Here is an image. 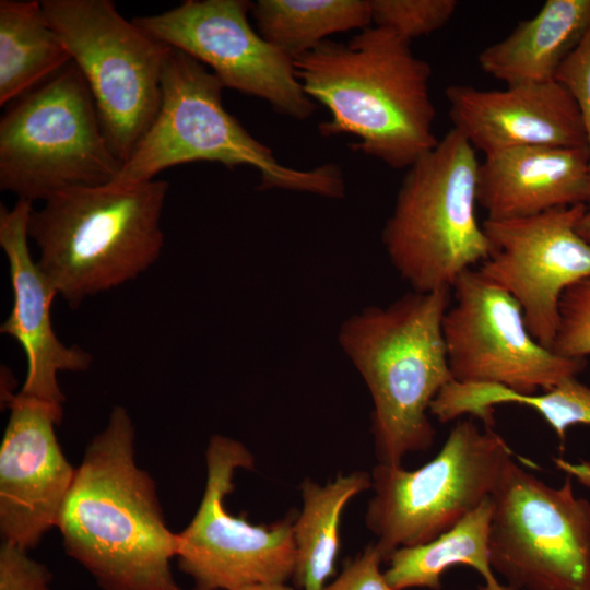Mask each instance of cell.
<instances>
[{"label": "cell", "instance_id": "1", "mask_svg": "<svg viewBox=\"0 0 590 590\" xmlns=\"http://www.w3.org/2000/svg\"><path fill=\"white\" fill-rule=\"evenodd\" d=\"M135 429L115 406L76 468L57 519L66 553L102 590H184L170 560V531L151 475L135 461Z\"/></svg>", "mask_w": 590, "mask_h": 590}, {"label": "cell", "instance_id": "2", "mask_svg": "<svg viewBox=\"0 0 590 590\" xmlns=\"http://www.w3.org/2000/svg\"><path fill=\"white\" fill-rule=\"evenodd\" d=\"M410 43L374 26L346 44L324 40L293 59L304 92L330 111L319 125L322 135H356L354 150L396 169L436 146L432 69Z\"/></svg>", "mask_w": 590, "mask_h": 590}, {"label": "cell", "instance_id": "3", "mask_svg": "<svg viewBox=\"0 0 590 590\" xmlns=\"http://www.w3.org/2000/svg\"><path fill=\"white\" fill-rule=\"evenodd\" d=\"M451 290L405 294L386 307L347 318L339 343L364 379L373 401L371 433L378 463L402 465L425 451L435 429L427 412L453 381L442 334Z\"/></svg>", "mask_w": 590, "mask_h": 590}, {"label": "cell", "instance_id": "4", "mask_svg": "<svg viewBox=\"0 0 590 590\" xmlns=\"http://www.w3.org/2000/svg\"><path fill=\"white\" fill-rule=\"evenodd\" d=\"M168 184L74 187L31 211L37 261L72 309L90 296L137 279L164 246L160 222Z\"/></svg>", "mask_w": 590, "mask_h": 590}, {"label": "cell", "instance_id": "5", "mask_svg": "<svg viewBox=\"0 0 590 590\" xmlns=\"http://www.w3.org/2000/svg\"><path fill=\"white\" fill-rule=\"evenodd\" d=\"M223 87L201 62L172 48L163 66L156 116L110 184L148 182L168 167L206 161L231 169L239 165L255 167L260 174V189L344 197L345 186L337 165L324 164L310 170L282 165L224 108Z\"/></svg>", "mask_w": 590, "mask_h": 590}, {"label": "cell", "instance_id": "6", "mask_svg": "<svg viewBox=\"0 0 590 590\" xmlns=\"http://www.w3.org/2000/svg\"><path fill=\"white\" fill-rule=\"evenodd\" d=\"M475 153L452 128L408 168L382 241L390 262L415 292L451 290L492 252L475 212Z\"/></svg>", "mask_w": 590, "mask_h": 590}, {"label": "cell", "instance_id": "7", "mask_svg": "<svg viewBox=\"0 0 590 590\" xmlns=\"http://www.w3.org/2000/svg\"><path fill=\"white\" fill-rule=\"evenodd\" d=\"M90 87L71 61L12 102L0 120V188L31 203L110 184L122 167Z\"/></svg>", "mask_w": 590, "mask_h": 590}, {"label": "cell", "instance_id": "8", "mask_svg": "<svg viewBox=\"0 0 590 590\" xmlns=\"http://www.w3.org/2000/svg\"><path fill=\"white\" fill-rule=\"evenodd\" d=\"M514 452L492 427L460 420L438 453L415 470L377 463L365 515L384 560L433 541L489 498Z\"/></svg>", "mask_w": 590, "mask_h": 590}, {"label": "cell", "instance_id": "9", "mask_svg": "<svg viewBox=\"0 0 590 590\" xmlns=\"http://www.w3.org/2000/svg\"><path fill=\"white\" fill-rule=\"evenodd\" d=\"M40 5L82 72L104 135L123 164L156 116L172 47L127 21L109 0H43Z\"/></svg>", "mask_w": 590, "mask_h": 590}, {"label": "cell", "instance_id": "10", "mask_svg": "<svg viewBox=\"0 0 590 590\" xmlns=\"http://www.w3.org/2000/svg\"><path fill=\"white\" fill-rule=\"evenodd\" d=\"M488 551L512 590H590V503L511 459L491 496Z\"/></svg>", "mask_w": 590, "mask_h": 590}, {"label": "cell", "instance_id": "11", "mask_svg": "<svg viewBox=\"0 0 590 590\" xmlns=\"http://www.w3.org/2000/svg\"><path fill=\"white\" fill-rule=\"evenodd\" d=\"M206 480L199 507L177 533L175 559L193 590H237L287 582L296 560L297 510L270 524H252L226 509L238 469H252L253 455L238 440L213 435L205 451Z\"/></svg>", "mask_w": 590, "mask_h": 590}, {"label": "cell", "instance_id": "12", "mask_svg": "<svg viewBox=\"0 0 590 590\" xmlns=\"http://www.w3.org/2000/svg\"><path fill=\"white\" fill-rule=\"evenodd\" d=\"M451 291L455 303L444 316L442 334L453 381L535 393L583 369L586 359L540 344L519 303L479 269L462 273Z\"/></svg>", "mask_w": 590, "mask_h": 590}, {"label": "cell", "instance_id": "13", "mask_svg": "<svg viewBox=\"0 0 590 590\" xmlns=\"http://www.w3.org/2000/svg\"><path fill=\"white\" fill-rule=\"evenodd\" d=\"M247 0H187L132 21L157 40L209 66L224 87L260 97L276 111L306 119L316 109L298 81L293 58L248 22Z\"/></svg>", "mask_w": 590, "mask_h": 590}, {"label": "cell", "instance_id": "14", "mask_svg": "<svg viewBox=\"0 0 590 590\" xmlns=\"http://www.w3.org/2000/svg\"><path fill=\"white\" fill-rule=\"evenodd\" d=\"M587 209L575 204L482 223L492 252L479 270L519 303L532 337L551 350L564 293L590 279V243L577 231Z\"/></svg>", "mask_w": 590, "mask_h": 590}, {"label": "cell", "instance_id": "15", "mask_svg": "<svg viewBox=\"0 0 590 590\" xmlns=\"http://www.w3.org/2000/svg\"><path fill=\"white\" fill-rule=\"evenodd\" d=\"M10 417L0 446V532L25 551L36 547L58 516L76 468L66 458L55 427L62 405L5 394Z\"/></svg>", "mask_w": 590, "mask_h": 590}, {"label": "cell", "instance_id": "16", "mask_svg": "<svg viewBox=\"0 0 590 590\" xmlns=\"http://www.w3.org/2000/svg\"><path fill=\"white\" fill-rule=\"evenodd\" d=\"M453 129L484 155L528 146L587 149L577 104L557 80L481 90H446Z\"/></svg>", "mask_w": 590, "mask_h": 590}, {"label": "cell", "instance_id": "17", "mask_svg": "<svg viewBox=\"0 0 590 590\" xmlns=\"http://www.w3.org/2000/svg\"><path fill=\"white\" fill-rule=\"evenodd\" d=\"M33 203L17 200L12 210L0 208V246L9 262L13 307L0 332L15 339L25 352L27 371L19 394L62 405L66 400L59 371H85L92 355L76 345L67 346L51 323L57 291L30 251L27 224Z\"/></svg>", "mask_w": 590, "mask_h": 590}, {"label": "cell", "instance_id": "18", "mask_svg": "<svg viewBox=\"0 0 590 590\" xmlns=\"http://www.w3.org/2000/svg\"><path fill=\"white\" fill-rule=\"evenodd\" d=\"M476 199L488 220H510L552 209L587 204V149L528 146L484 155Z\"/></svg>", "mask_w": 590, "mask_h": 590}, {"label": "cell", "instance_id": "19", "mask_svg": "<svg viewBox=\"0 0 590 590\" xmlns=\"http://www.w3.org/2000/svg\"><path fill=\"white\" fill-rule=\"evenodd\" d=\"M589 25L590 0H546L535 15L485 47L479 66L507 86L554 80Z\"/></svg>", "mask_w": 590, "mask_h": 590}, {"label": "cell", "instance_id": "20", "mask_svg": "<svg viewBox=\"0 0 590 590\" xmlns=\"http://www.w3.org/2000/svg\"><path fill=\"white\" fill-rule=\"evenodd\" d=\"M369 488L371 475L366 471L339 473L324 485L309 479L302 482L303 509L293 527L296 560L292 580L297 589L321 590L335 574L343 509Z\"/></svg>", "mask_w": 590, "mask_h": 590}, {"label": "cell", "instance_id": "21", "mask_svg": "<svg viewBox=\"0 0 590 590\" xmlns=\"http://www.w3.org/2000/svg\"><path fill=\"white\" fill-rule=\"evenodd\" d=\"M492 512L489 497L433 541L394 551L384 571L389 585L396 590H439L441 576L447 569L455 565H467L484 579V586H480L479 590H512L497 580L491 566L488 539Z\"/></svg>", "mask_w": 590, "mask_h": 590}, {"label": "cell", "instance_id": "22", "mask_svg": "<svg viewBox=\"0 0 590 590\" xmlns=\"http://www.w3.org/2000/svg\"><path fill=\"white\" fill-rule=\"evenodd\" d=\"M72 61L40 1H0V105L35 88Z\"/></svg>", "mask_w": 590, "mask_h": 590}, {"label": "cell", "instance_id": "23", "mask_svg": "<svg viewBox=\"0 0 590 590\" xmlns=\"http://www.w3.org/2000/svg\"><path fill=\"white\" fill-rule=\"evenodd\" d=\"M251 12L258 33L293 59L331 34L373 22L369 1L363 0H258Z\"/></svg>", "mask_w": 590, "mask_h": 590}, {"label": "cell", "instance_id": "24", "mask_svg": "<svg viewBox=\"0 0 590 590\" xmlns=\"http://www.w3.org/2000/svg\"><path fill=\"white\" fill-rule=\"evenodd\" d=\"M375 26L411 42L444 27L458 8L456 0H369Z\"/></svg>", "mask_w": 590, "mask_h": 590}, {"label": "cell", "instance_id": "25", "mask_svg": "<svg viewBox=\"0 0 590 590\" xmlns=\"http://www.w3.org/2000/svg\"><path fill=\"white\" fill-rule=\"evenodd\" d=\"M552 350L569 358L586 359L590 355V279L564 293Z\"/></svg>", "mask_w": 590, "mask_h": 590}, {"label": "cell", "instance_id": "26", "mask_svg": "<svg viewBox=\"0 0 590 590\" xmlns=\"http://www.w3.org/2000/svg\"><path fill=\"white\" fill-rule=\"evenodd\" d=\"M555 80L566 87L577 104L586 133L590 166V25L580 43L559 67Z\"/></svg>", "mask_w": 590, "mask_h": 590}, {"label": "cell", "instance_id": "27", "mask_svg": "<svg viewBox=\"0 0 590 590\" xmlns=\"http://www.w3.org/2000/svg\"><path fill=\"white\" fill-rule=\"evenodd\" d=\"M5 541L0 546V590H51L49 568Z\"/></svg>", "mask_w": 590, "mask_h": 590}, {"label": "cell", "instance_id": "28", "mask_svg": "<svg viewBox=\"0 0 590 590\" xmlns=\"http://www.w3.org/2000/svg\"><path fill=\"white\" fill-rule=\"evenodd\" d=\"M382 562L384 556L376 543L369 544L355 558L347 560L341 573L321 590H396L380 569Z\"/></svg>", "mask_w": 590, "mask_h": 590}, {"label": "cell", "instance_id": "29", "mask_svg": "<svg viewBox=\"0 0 590 590\" xmlns=\"http://www.w3.org/2000/svg\"><path fill=\"white\" fill-rule=\"evenodd\" d=\"M237 590H296L295 588L287 585V582H275V583H259L248 587H244Z\"/></svg>", "mask_w": 590, "mask_h": 590}, {"label": "cell", "instance_id": "30", "mask_svg": "<svg viewBox=\"0 0 590 590\" xmlns=\"http://www.w3.org/2000/svg\"><path fill=\"white\" fill-rule=\"evenodd\" d=\"M578 233L590 243V208L583 213L577 224Z\"/></svg>", "mask_w": 590, "mask_h": 590}]
</instances>
